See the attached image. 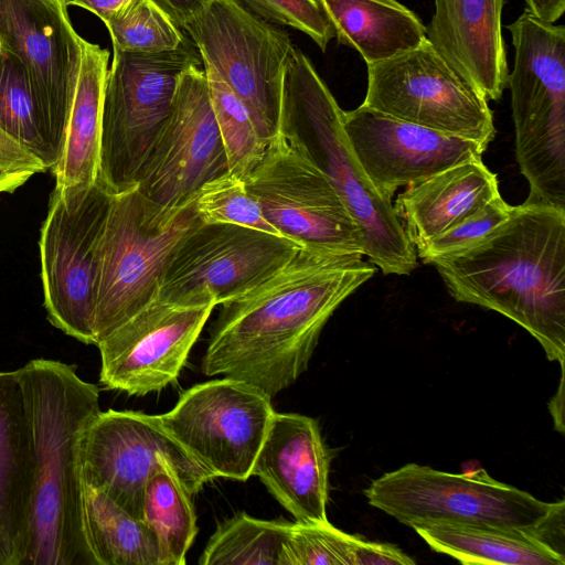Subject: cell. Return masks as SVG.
<instances>
[{
  "mask_svg": "<svg viewBox=\"0 0 565 565\" xmlns=\"http://www.w3.org/2000/svg\"><path fill=\"white\" fill-rule=\"evenodd\" d=\"M375 271L362 257L299 248L273 274L221 303L202 373L245 381L273 398L307 370L330 317Z\"/></svg>",
  "mask_w": 565,
  "mask_h": 565,
  "instance_id": "cell-1",
  "label": "cell"
},
{
  "mask_svg": "<svg viewBox=\"0 0 565 565\" xmlns=\"http://www.w3.org/2000/svg\"><path fill=\"white\" fill-rule=\"evenodd\" d=\"M457 301L524 328L565 362V209L525 200L471 246L429 262Z\"/></svg>",
  "mask_w": 565,
  "mask_h": 565,
  "instance_id": "cell-2",
  "label": "cell"
},
{
  "mask_svg": "<svg viewBox=\"0 0 565 565\" xmlns=\"http://www.w3.org/2000/svg\"><path fill=\"white\" fill-rule=\"evenodd\" d=\"M35 456L30 543L23 565H95L83 522L81 445L100 412L99 388L76 366L35 359L15 370Z\"/></svg>",
  "mask_w": 565,
  "mask_h": 565,
  "instance_id": "cell-3",
  "label": "cell"
},
{
  "mask_svg": "<svg viewBox=\"0 0 565 565\" xmlns=\"http://www.w3.org/2000/svg\"><path fill=\"white\" fill-rule=\"evenodd\" d=\"M280 129L326 174L362 230L364 255L384 275H408L416 248L394 210L361 167L343 126V110L310 60L294 46L286 66Z\"/></svg>",
  "mask_w": 565,
  "mask_h": 565,
  "instance_id": "cell-4",
  "label": "cell"
},
{
  "mask_svg": "<svg viewBox=\"0 0 565 565\" xmlns=\"http://www.w3.org/2000/svg\"><path fill=\"white\" fill-rule=\"evenodd\" d=\"M507 29L514 47L507 87L526 200L565 209V26L524 9Z\"/></svg>",
  "mask_w": 565,
  "mask_h": 565,
  "instance_id": "cell-5",
  "label": "cell"
},
{
  "mask_svg": "<svg viewBox=\"0 0 565 565\" xmlns=\"http://www.w3.org/2000/svg\"><path fill=\"white\" fill-rule=\"evenodd\" d=\"M200 222L194 200L169 210L136 186L111 195L97 247L95 345L158 298L170 258Z\"/></svg>",
  "mask_w": 565,
  "mask_h": 565,
  "instance_id": "cell-6",
  "label": "cell"
},
{
  "mask_svg": "<svg viewBox=\"0 0 565 565\" xmlns=\"http://www.w3.org/2000/svg\"><path fill=\"white\" fill-rule=\"evenodd\" d=\"M202 58L188 39L173 51L114 50L107 72L96 183L109 194L136 186L142 163L172 109L181 75Z\"/></svg>",
  "mask_w": 565,
  "mask_h": 565,
  "instance_id": "cell-7",
  "label": "cell"
},
{
  "mask_svg": "<svg viewBox=\"0 0 565 565\" xmlns=\"http://www.w3.org/2000/svg\"><path fill=\"white\" fill-rule=\"evenodd\" d=\"M364 495L370 505L413 527L427 523L483 524L540 530L562 503L544 502L499 482L482 468L449 473L407 463L373 480Z\"/></svg>",
  "mask_w": 565,
  "mask_h": 565,
  "instance_id": "cell-8",
  "label": "cell"
},
{
  "mask_svg": "<svg viewBox=\"0 0 565 565\" xmlns=\"http://www.w3.org/2000/svg\"><path fill=\"white\" fill-rule=\"evenodd\" d=\"M202 58L241 99L268 143L280 130L288 33L237 0H212L183 26Z\"/></svg>",
  "mask_w": 565,
  "mask_h": 565,
  "instance_id": "cell-9",
  "label": "cell"
},
{
  "mask_svg": "<svg viewBox=\"0 0 565 565\" xmlns=\"http://www.w3.org/2000/svg\"><path fill=\"white\" fill-rule=\"evenodd\" d=\"M244 181L280 235L312 250L364 256L358 222L326 174L286 131L280 129L267 143Z\"/></svg>",
  "mask_w": 565,
  "mask_h": 565,
  "instance_id": "cell-10",
  "label": "cell"
},
{
  "mask_svg": "<svg viewBox=\"0 0 565 565\" xmlns=\"http://www.w3.org/2000/svg\"><path fill=\"white\" fill-rule=\"evenodd\" d=\"M111 194L97 183L55 188L40 236L44 306L50 322L95 344L97 247Z\"/></svg>",
  "mask_w": 565,
  "mask_h": 565,
  "instance_id": "cell-11",
  "label": "cell"
},
{
  "mask_svg": "<svg viewBox=\"0 0 565 565\" xmlns=\"http://www.w3.org/2000/svg\"><path fill=\"white\" fill-rule=\"evenodd\" d=\"M364 107L488 148L495 137L488 100L426 39L391 58L367 64Z\"/></svg>",
  "mask_w": 565,
  "mask_h": 565,
  "instance_id": "cell-12",
  "label": "cell"
},
{
  "mask_svg": "<svg viewBox=\"0 0 565 565\" xmlns=\"http://www.w3.org/2000/svg\"><path fill=\"white\" fill-rule=\"evenodd\" d=\"M162 462L172 468L191 495L215 479L167 431L159 415L100 411L84 431L83 480L137 519L142 515L146 481Z\"/></svg>",
  "mask_w": 565,
  "mask_h": 565,
  "instance_id": "cell-13",
  "label": "cell"
},
{
  "mask_svg": "<svg viewBox=\"0 0 565 565\" xmlns=\"http://www.w3.org/2000/svg\"><path fill=\"white\" fill-rule=\"evenodd\" d=\"M275 411L258 387L226 377L195 384L159 415L167 431L215 478L245 481Z\"/></svg>",
  "mask_w": 565,
  "mask_h": 565,
  "instance_id": "cell-14",
  "label": "cell"
},
{
  "mask_svg": "<svg viewBox=\"0 0 565 565\" xmlns=\"http://www.w3.org/2000/svg\"><path fill=\"white\" fill-rule=\"evenodd\" d=\"M299 248L281 235L200 222L170 258L158 298L181 305H221L273 274Z\"/></svg>",
  "mask_w": 565,
  "mask_h": 565,
  "instance_id": "cell-15",
  "label": "cell"
},
{
  "mask_svg": "<svg viewBox=\"0 0 565 565\" xmlns=\"http://www.w3.org/2000/svg\"><path fill=\"white\" fill-rule=\"evenodd\" d=\"M230 172L204 68L192 66L179 81L172 109L137 178V190L160 207L191 203L201 186Z\"/></svg>",
  "mask_w": 565,
  "mask_h": 565,
  "instance_id": "cell-16",
  "label": "cell"
},
{
  "mask_svg": "<svg viewBox=\"0 0 565 565\" xmlns=\"http://www.w3.org/2000/svg\"><path fill=\"white\" fill-rule=\"evenodd\" d=\"M0 44L23 64L58 160L82 61L61 0H0Z\"/></svg>",
  "mask_w": 565,
  "mask_h": 565,
  "instance_id": "cell-17",
  "label": "cell"
},
{
  "mask_svg": "<svg viewBox=\"0 0 565 565\" xmlns=\"http://www.w3.org/2000/svg\"><path fill=\"white\" fill-rule=\"evenodd\" d=\"M215 306L148 303L97 343L100 383L137 396L173 383Z\"/></svg>",
  "mask_w": 565,
  "mask_h": 565,
  "instance_id": "cell-18",
  "label": "cell"
},
{
  "mask_svg": "<svg viewBox=\"0 0 565 565\" xmlns=\"http://www.w3.org/2000/svg\"><path fill=\"white\" fill-rule=\"evenodd\" d=\"M343 126L366 175L386 196L458 163L481 159V143L404 121L360 105Z\"/></svg>",
  "mask_w": 565,
  "mask_h": 565,
  "instance_id": "cell-19",
  "label": "cell"
},
{
  "mask_svg": "<svg viewBox=\"0 0 565 565\" xmlns=\"http://www.w3.org/2000/svg\"><path fill=\"white\" fill-rule=\"evenodd\" d=\"M331 459L316 418L275 412L252 476L297 522H326Z\"/></svg>",
  "mask_w": 565,
  "mask_h": 565,
  "instance_id": "cell-20",
  "label": "cell"
},
{
  "mask_svg": "<svg viewBox=\"0 0 565 565\" xmlns=\"http://www.w3.org/2000/svg\"><path fill=\"white\" fill-rule=\"evenodd\" d=\"M505 0H434L426 39L488 102L507 88L509 65L502 34Z\"/></svg>",
  "mask_w": 565,
  "mask_h": 565,
  "instance_id": "cell-21",
  "label": "cell"
},
{
  "mask_svg": "<svg viewBox=\"0 0 565 565\" xmlns=\"http://www.w3.org/2000/svg\"><path fill=\"white\" fill-rule=\"evenodd\" d=\"M35 456L25 399L17 371H0V565L26 557Z\"/></svg>",
  "mask_w": 565,
  "mask_h": 565,
  "instance_id": "cell-22",
  "label": "cell"
},
{
  "mask_svg": "<svg viewBox=\"0 0 565 565\" xmlns=\"http://www.w3.org/2000/svg\"><path fill=\"white\" fill-rule=\"evenodd\" d=\"M499 194L497 174L477 159L406 185L393 205L416 248Z\"/></svg>",
  "mask_w": 565,
  "mask_h": 565,
  "instance_id": "cell-23",
  "label": "cell"
},
{
  "mask_svg": "<svg viewBox=\"0 0 565 565\" xmlns=\"http://www.w3.org/2000/svg\"><path fill=\"white\" fill-rule=\"evenodd\" d=\"M82 61L65 139L51 168L55 188L96 183L99 168L102 109L109 52L81 38Z\"/></svg>",
  "mask_w": 565,
  "mask_h": 565,
  "instance_id": "cell-24",
  "label": "cell"
},
{
  "mask_svg": "<svg viewBox=\"0 0 565 565\" xmlns=\"http://www.w3.org/2000/svg\"><path fill=\"white\" fill-rule=\"evenodd\" d=\"M435 552L462 564L564 565L540 530L483 524L427 523L413 526Z\"/></svg>",
  "mask_w": 565,
  "mask_h": 565,
  "instance_id": "cell-25",
  "label": "cell"
},
{
  "mask_svg": "<svg viewBox=\"0 0 565 565\" xmlns=\"http://www.w3.org/2000/svg\"><path fill=\"white\" fill-rule=\"evenodd\" d=\"M340 44L373 64L417 47L426 25L397 0H318Z\"/></svg>",
  "mask_w": 565,
  "mask_h": 565,
  "instance_id": "cell-26",
  "label": "cell"
},
{
  "mask_svg": "<svg viewBox=\"0 0 565 565\" xmlns=\"http://www.w3.org/2000/svg\"><path fill=\"white\" fill-rule=\"evenodd\" d=\"M83 522L95 565H160L157 539L145 522L84 480Z\"/></svg>",
  "mask_w": 565,
  "mask_h": 565,
  "instance_id": "cell-27",
  "label": "cell"
},
{
  "mask_svg": "<svg viewBox=\"0 0 565 565\" xmlns=\"http://www.w3.org/2000/svg\"><path fill=\"white\" fill-rule=\"evenodd\" d=\"M191 497L167 462L146 481L141 520L157 539L160 565L185 564L199 530Z\"/></svg>",
  "mask_w": 565,
  "mask_h": 565,
  "instance_id": "cell-28",
  "label": "cell"
},
{
  "mask_svg": "<svg viewBox=\"0 0 565 565\" xmlns=\"http://www.w3.org/2000/svg\"><path fill=\"white\" fill-rule=\"evenodd\" d=\"M291 522L262 520L239 512L218 523L200 565H282Z\"/></svg>",
  "mask_w": 565,
  "mask_h": 565,
  "instance_id": "cell-29",
  "label": "cell"
},
{
  "mask_svg": "<svg viewBox=\"0 0 565 565\" xmlns=\"http://www.w3.org/2000/svg\"><path fill=\"white\" fill-rule=\"evenodd\" d=\"M0 129L40 159L46 169L57 162L26 71L3 46H0Z\"/></svg>",
  "mask_w": 565,
  "mask_h": 565,
  "instance_id": "cell-30",
  "label": "cell"
},
{
  "mask_svg": "<svg viewBox=\"0 0 565 565\" xmlns=\"http://www.w3.org/2000/svg\"><path fill=\"white\" fill-rule=\"evenodd\" d=\"M214 116L225 147L230 173L245 180L267 147L249 111L209 66L203 64Z\"/></svg>",
  "mask_w": 565,
  "mask_h": 565,
  "instance_id": "cell-31",
  "label": "cell"
},
{
  "mask_svg": "<svg viewBox=\"0 0 565 565\" xmlns=\"http://www.w3.org/2000/svg\"><path fill=\"white\" fill-rule=\"evenodd\" d=\"M107 26L114 50L134 53L173 51L185 36L151 0H132L111 17Z\"/></svg>",
  "mask_w": 565,
  "mask_h": 565,
  "instance_id": "cell-32",
  "label": "cell"
},
{
  "mask_svg": "<svg viewBox=\"0 0 565 565\" xmlns=\"http://www.w3.org/2000/svg\"><path fill=\"white\" fill-rule=\"evenodd\" d=\"M367 541L348 534L329 521L291 522L282 565H361Z\"/></svg>",
  "mask_w": 565,
  "mask_h": 565,
  "instance_id": "cell-33",
  "label": "cell"
},
{
  "mask_svg": "<svg viewBox=\"0 0 565 565\" xmlns=\"http://www.w3.org/2000/svg\"><path fill=\"white\" fill-rule=\"evenodd\" d=\"M194 206L202 223L237 224L280 235L264 217L245 181L230 172L204 183L194 199Z\"/></svg>",
  "mask_w": 565,
  "mask_h": 565,
  "instance_id": "cell-34",
  "label": "cell"
},
{
  "mask_svg": "<svg viewBox=\"0 0 565 565\" xmlns=\"http://www.w3.org/2000/svg\"><path fill=\"white\" fill-rule=\"evenodd\" d=\"M511 210L512 205L508 204L499 194L439 235L417 246V257L424 264H429L434 258L471 246L505 221Z\"/></svg>",
  "mask_w": 565,
  "mask_h": 565,
  "instance_id": "cell-35",
  "label": "cell"
},
{
  "mask_svg": "<svg viewBox=\"0 0 565 565\" xmlns=\"http://www.w3.org/2000/svg\"><path fill=\"white\" fill-rule=\"evenodd\" d=\"M258 18L278 25L296 29L308 35L322 52L334 29L318 0H237Z\"/></svg>",
  "mask_w": 565,
  "mask_h": 565,
  "instance_id": "cell-36",
  "label": "cell"
},
{
  "mask_svg": "<svg viewBox=\"0 0 565 565\" xmlns=\"http://www.w3.org/2000/svg\"><path fill=\"white\" fill-rule=\"evenodd\" d=\"M44 170L40 159L0 129V193L13 192Z\"/></svg>",
  "mask_w": 565,
  "mask_h": 565,
  "instance_id": "cell-37",
  "label": "cell"
},
{
  "mask_svg": "<svg viewBox=\"0 0 565 565\" xmlns=\"http://www.w3.org/2000/svg\"><path fill=\"white\" fill-rule=\"evenodd\" d=\"M180 29L212 0H151Z\"/></svg>",
  "mask_w": 565,
  "mask_h": 565,
  "instance_id": "cell-38",
  "label": "cell"
},
{
  "mask_svg": "<svg viewBox=\"0 0 565 565\" xmlns=\"http://www.w3.org/2000/svg\"><path fill=\"white\" fill-rule=\"evenodd\" d=\"M132 0H62L65 7L77 6L96 14L104 23Z\"/></svg>",
  "mask_w": 565,
  "mask_h": 565,
  "instance_id": "cell-39",
  "label": "cell"
},
{
  "mask_svg": "<svg viewBox=\"0 0 565 565\" xmlns=\"http://www.w3.org/2000/svg\"><path fill=\"white\" fill-rule=\"evenodd\" d=\"M526 10L542 21L555 23L565 12V0H523Z\"/></svg>",
  "mask_w": 565,
  "mask_h": 565,
  "instance_id": "cell-40",
  "label": "cell"
},
{
  "mask_svg": "<svg viewBox=\"0 0 565 565\" xmlns=\"http://www.w3.org/2000/svg\"><path fill=\"white\" fill-rule=\"evenodd\" d=\"M0 46H1V44H0Z\"/></svg>",
  "mask_w": 565,
  "mask_h": 565,
  "instance_id": "cell-41",
  "label": "cell"
},
{
  "mask_svg": "<svg viewBox=\"0 0 565 565\" xmlns=\"http://www.w3.org/2000/svg\"><path fill=\"white\" fill-rule=\"evenodd\" d=\"M62 1V0H61Z\"/></svg>",
  "mask_w": 565,
  "mask_h": 565,
  "instance_id": "cell-42",
  "label": "cell"
}]
</instances>
